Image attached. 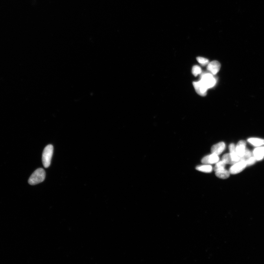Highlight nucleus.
I'll use <instances>...</instances> for the list:
<instances>
[{
	"label": "nucleus",
	"mask_w": 264,
	"mask_h": 264,
	"mask_svg": "<svg viewBox=\"0 0 264 264\" xmlns=\"http://www.w3.org/2000/svg\"><path fill=\"white\" fill-rule=\"evenodd\" d=\"M45 170L41 168H39L32 173L28 182L30 185H36L43 182L45 180Z\"/></svg>",
	"instance_id": "obj_1"
},
{
	"label": "nucleus",
	"mask_w": 264,
	"mask_h": 264,
	"mask_svg": "<svg viewBox=\"0 0 264 264\" xmlns=\"http://www.w3.org/2000/svg\"><path fill=\"white\" fill-rule=\"evenodd\" d=\"M53 152V147L51 145H49L43 150L42 160L44 167L47 168L51 165Z\"/></svg>",
	"instance_id": "obj_2"
},
{
	"label": "nucleus",
	"mask_w": 264,
	"mask_h": 264,
	"mask_svg": "<svg viewBox=\"0 0 264 264\" xmlns=\"http://www.w3.org/2000/svg\"><path fill=\"white\" fill-rule=\"evenodd\" d=\"M200 80L203 83L207 89L212 88L215 86L216 84V80L213 77L212 74L211 73H205L202 75Z\"/></svg>",
	"instance_id": "obj_3"
},
{
	"label": "nucleus",
	"mask_w": 264,
	"mask_h": 264,
	"mask_svg": "<svg viewBox=\"0 0 264 264\" xmlns=\"http://www.w3.org/2000/svg\"><path fill=\"white\" fill-rule=\"evenodd\" d=\"M247 166L246 161L245 160H240L231 167L229 170L230 174H238L243 170Z\"/></svg>",
	"instance_id": "obj_4"
},
{
	"label": "nucleus",
	"mask_w": 264,
	"mask_h": 264,
	"mask_svg": "<svg viewBox=\"0 0 264 264\" xmlns=\"http://www.w3.org/2000/svg\"><path fill=\"white\" fill-rule=\"evenodd\" d=\"M193 85L196 93L198 94L203 97L206 95L207 90L208 89L201 80H200L198 82H193Z\"/></svg>",
	"instance_id": "obj_5"
},
{
	"label": "nucleus",
	"mask_w": 264,
	"mask_h": 264,
	"mask_svg": "<svg viewBox=\"0 0 264 264\" xmlns=\"http://www.w3.org/2000/svg\"><path fill=\"white\" fill-rule=\"evenodd\" d=\"M219 159V157L217 155L212 154L203 158L202 160V162L204 164H213L218 162Z\"/></svg>",
	"instance_id": "obj_6"
},
{
	"label": "nucleus",
	"mask_w": 264,
	"mask_h": 264,
	"mask_svg": "<svg viewBox=\"0 0 264 264\" xmlns=\"http://www.w3.org/2000/svg\"><path fill=\"white\" fill-rule=\"evenodd\" d=\"M221 65L217 61H213L209 63L207 67V69L213 75L217 74L221 68Z\"/></svg>",
	"instance_id": "obj_7"
},
{
	"label": "nucleus",
	"mask_w": 264,
	"mask_h": 264,
	"mask_svg": "<svg viewBox=\"0 0 264 264\" xmlns=\"http://www.w3.org/2000/svg\"><path fill=\"white\" fill-rule=\"evenodd\" d=\"M225 148V144L224 142H220L213 145L211 148L212 154L219 155L221 154Z\"/></svg>",
	"instance_id": "obj_8"
},
{
	"label": "nucleus",
	"mask_w": 264,
	"mask_h": 264,
	"mask_svg": "<svg viewBox=\"0 0 264 264\" xmlns=\"http://www.w3.org/2000/svg\"><path fill=\"white\" fill-rule=\"evenodd\" d=\"M246 142L244 141H240L237 143L236 147L237 153L240 158L243 157L245 154L246 149Z\"/></svg>",
	"instance_id": "obj_9"
},
{
	"label": "nucleus",
	"mask_w": 264,
	"mask_h": 264,
	"mask_svg": "<svg viewBox=\"0 0 264 264\" xmlns=\"http://www.w3.org/2000/svg\"><path fill=\"white\" fill-rule=\"evenodd\" d=\"M254 157L257 160H260L264 157V147L257 148L253 152Z\"/></svg>",
	"instance_id": "obj_10"
},
{
	"label": "nucleus",
	"mask_w": 264,
	"mask_h": 264,
	"mask_svg": "<svg viewBox=\"0 0 264 264\" xmlns=\"http://www.w3.org/2000/svg\"><path fill=\"white\" fill-rule=\"evenodd\" d=\"M230 174L229 171L224 169L221 171L216 172L215 175L218 178L222 179H226L229 177Z\"/></svg>",
	"instance_id": "obj_11"
},
{
	"label": "nucleus",
	"mask_w": 264,
	"mask_h": 264,
	"mask_svg": "<svg viewBox=\"0 0 264 264\" xmlns=\"http://www.w3.org/2000/svg\"><path fill=\"white\" fill-rule=\"evenodd\" d=\"M248 141L253 145L259 147L264 145V139L256 138H251L248 139Z\"/></svg>",
	"instance_id": "obj_12"
},
{
	"label": "nucleus",
	"mask_w": 264,
	"mask_h": 264,
	"mask_svg": "<svg viewBox=\"0 0 264 264\" xmlns=\"http://www.w3.org/2000/svg\"><path fill=\"white\" fill-rule=\"evenodd\" d=\"M198 171L206 173H210L213 170V167L210 165H203L199 166L196 168Z\"/></svg>",
	"instance_id": "obj_13"
},
{
	"label": "nucleus",
	"mask_w": 264,
	"mask_h": 264,
	"mask_svg": "<svg viewBox=\"0 0 264 264\" xmlns=\"http://www.w3.org/2000/svg\"><path fill=\"white\" fill-rule=\"evenodd\" d=\"M222 160L226 164H234L232 160L230 153L224 154L222 157Z\"/></svg>",
	"instance_id": "obj_14"
},
{
	"label": "nucleus",
	"mask_w": 264,
	"mask_h": 264,
	"mask_svg": "<svg viewBox=\"0 0 264 264\" xmlns=\"http://www.w3.org/2000/svg\"><path fill=\"white\" fill-rule=\"evenodd\" d=\"M226 164L222 160L218 162L214 168V170L216 172L225 169L224 168H225Z\"/></svg>",
	"instance_id": "obj_15"
},
{
	"label": "nucleus",
	"mask_w": 264,
	"mask_h": 264,
	"mask_svg": "<svg viewBox=\"0 0 264 264\" xmlns=\"http://www.w3.org/2000/svg\"><path fill=\"white\" fill-rule=\"evenodd\" d=\"M202 73V69L198 65H195L193 67L192 69V73L195 76H197Z\"/></svg>",
	"instance_id": "obj_16"
},
{
	"label": "nucleus",
	"mask_w": 264,
	"mask_h": 264,
	"mask_svg": "<svg viewBox=\"0 0 264 264\" xmlns=\"http://www.w3.org/2000/svg\"><path fill=\"white\" fill-rule=\"evenodd\" d=\"M197 60L198 62L203 66L208 64L209 63V60L203 57H198L197 58Z\"/></svg>",
	"instance_id": "obj_17"
},
{
	"label": "nucleus",
	"mask_w": 264,
	"mask_h": 264,
	"mask_svg": "<svg viewBox=\"0 0 264 264\" xmlns=\"http://www.w3.org/2000/svg\"><path fill=\"white\" fill-rule=\"evenodd\" d=\"M256 159L254 157H251L246 160V162L247 166L252 165L256 162Z\"/></svg>",
	"instance_id": "obj_18"
}]
</instances>
